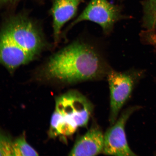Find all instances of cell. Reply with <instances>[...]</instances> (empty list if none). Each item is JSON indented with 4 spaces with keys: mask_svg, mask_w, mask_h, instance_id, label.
<instances>
[{
    "mask_svg": "<svg viewBox=\"0 0 156 156\" xmlns=\"http://www.w3.org/2000/svg\"><path fill=\"white\" fill-rule=\"evenodd\" d=\"M40 20L21 12L3 17L0 30V63L12 74L53 49Z\"/></svg>",
    "mask_w": 156,
    "mask_h": 156,
    "instance_id": "cell-2",
    "label": "cell"
},
{
    "mask_svg": "<svg viewBox=\"0 0 156 156\" xmlns=\"http://www.w3.org/2000/svg\"><path fill=\"white\" fill-rule=\"evenodd\" d=\"M93 110L88 99L77 91H71L58 97L51 120L50 136L53 138L72 135L79 127L87 125Z\"/></svg>",
    "mask_w": 156,
    "mask_h": 156,
    "instance_id": "cell-3",
    "label": "cell"
},
{
    "mask_svg": "<svg viewBox=\"0 0 156 156\" xmlns=\"http://www.w3.org/2000/svg\"><path fill=\"white\" fill-rule=\"evenodd\" d=\"M38 153L27 143L24 136L13 142V156H37Z\"/></svg>",
    "mask_w": 156,
    "mask_h": 156,
    "instance_id": "cell-10",
    "label": "cell"
},
{
    "mask_svg": "<svg viewBox=\"0 0 156 156\" xmlns=\"http://www.w3.org/2000/svg\"><path fill=\"white\" fill-rule=\"evenodd\" d=\"M128 18L122 14L121 7L111 3L107 0H91L83 12L63 31L62 38H66L67 33L73 27L85 21L98 24L105 34L109 35L117 22Z\"/></svg>",
    "mask_w": 156,
    "mask_h": 156,
    "instance_id": "cell-4",
    "label": "cell"
},
{
    "mask_svg": "<svg viewBox=\"0 0 156 156\" xmlns=\"http://www.w3.org/2000/svg\"><path fill=\"white\" fill-rule=\"evenodd\" d=\"M143 72L132 70L120 72L111 69L107 77L110 91V122L114 124L119 113L129 98L136 82L143 75Z\"/></svg>",
    "mask_w": 156,
    "mask_h": 156,
    "instance_id": "cell-5",
    "label": "cell"
},
{
    "mask_svg": "<svg viewBox=\"0 0 156 156\" xmlns=\"http://www.w3.org/2000/svg\"><path fill=\"white\" fill-rule=\"evenodd\" d=\"M142 4L144 28L150 31L156 29V0H145Z\"/></svg>",
    "mask_w": 156,
    "mask_h": 156,
    "instance_id": "cell-9",
    "label": "cell"
},
{
    "mask_svg": "<svg viewBox=\"0 0 156 156\" xmlns=\"http://www.w3.org/2000/svg\"><path fill=\"white\" fill-rule=\"evenodd\" d=\"M1 156H13V142L9 136L1 134Z\"/></svg>",
    "mask_w": 156,
    "mask_h": 156,
    "instance_id": "cell-11",
    "label": "cell"
},
{
    "mask_svg": "<svg viewBox=\"0 0 156 156\" xmlns=\"http://www.w3.org/2000/svg\"><path fill=\"white\" fill-rule=\"evenodd\" d=\"M104 134L96 126H91L76 141L70 156H95L103 152Z\"/></svg>",
    "mask_w": 156,
    "mask_h": 156,
    "instance_id": "cell-8",
    "label": "cell"
},
{
    "mask_svg": "<svg viewBox=\"0 0 156 156\" xmlns=\"http://www.w3.org/2000/svg\"><path fill=\"white\" fill-rule=\"evenodd\" d=\"M83 0H54L50 11L52 18V36L55 48L59 44L65 25L75 16Z\"/></svg>",
    "mask_w": 156,
    "mask_h": 156,
    "instance_id": "cell-7",
    "label": "cell"
},
{
    "mask_svg": "<svg viewBox=\"0 0 156 156\" xmlns=\"http://www.w3.org/2000/svg\"><path fill=\"white\" fill-rule=\"evenodd\" d=\"M138 107H129L123 112L112 126L104 134V146L103 153L109 155L135 156L127 141L125 126L131 115Z\"/></svg>",
    "mask_w": 156,
    "mask_h": 156,
    "instance_id": "cell-6",
    "label": "cell"
},
{
    "mask_svg": "<svg viewBox=\"0 0 156 156\" xmlns=\"http://www.w3.org/2000/svg\"><path fill=\"white\" fill-rule=\"evenodd\" d=\"M111 69L98 49L80 38L51 54L34 73L40 80L70 84L102 79Z\"/></svg>",
    "mask_w": 156,
    "mask_h": 156,
    "instance_id": "cell-1",
    "label": "cell"
},
{
    "mask_svg": "<svg viewBox=\"0 0 156 156\" xmlns=\"http://www.w3.org/2000/svg\"><path fill=\"white\" fill-rule=\"evenodd\" d=\"M15 0H1V3L3 5H6L7 4Z\"/></svg>",
    "mask_w": 156,
    "mask_h": 156,
    "instance_id": "cell-12",
    "label": "cell"
}]
</instances>
